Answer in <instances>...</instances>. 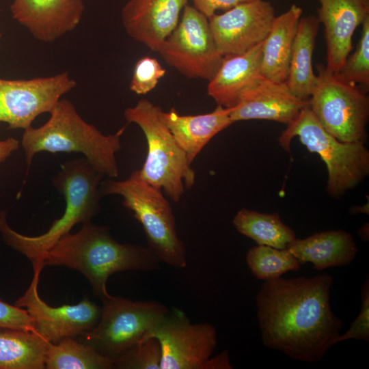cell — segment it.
<instances>
[{
    "label": "cell",
    "instance_id": "6da1fadb",
    "mask_svg": "<svg viewBox=\"0 0 369 369\" xmlns=\"http://www.w3.org/2000/svg\"><path fill=\"white\" fill-rule=\"evenodd\" d=\"M333 283L327 273L264 281L256 296L262 344L295 360L323 359L343 326L331 308Z\"/></svg>",
    "mask_w": 369,
    "mask_h": 369
},
{
    "label": "cell",
    "instance_id": "7a4b0ae2",
    "mask_svg": "<svg viewBox=\"0 0 369 369\" xmlns=\"http://www.w3.org/2000/svg\"><path fill=\"white\" fill-rule=\"evenodd\" d=\"M160 262L148 246L120 243L107 227L89 221L77 232L63 236L44 254L40 264L79 271L89 281L94 295L103 300L111 296L107 288L110 275L124 271L157 270Z\"/></svg>",
    "mask_w": 369,
    "mask_h": 369
},
{
    "label": "cell",
    "instance_id": "3957f363",
    "mask_svg": "<svg viewBox=\"0 0 369 369\" xmlns=\"http://www.w3.org/2000/svg\"><path fill=\"white\" fill-rule=\"evenodd\" d=\"M103 176L85 158L64 163L53 179L54 185L66 201L62 216L46 232L31 236L13 230L8 223L6 213L1 211L0 234L5 244L25 256L32 266H41L40 261L44 254L70 233L74 226L91 221L97 214L102 197L99 186Z\"/></svg>",
    "mask_w": 369,
    "mask_h": 369
},
{
    "label": "cell",
    "instance_id": "277c9868",
    "mask_svg": "<svg viewBox=\"0 0 369 369\" xmlns=\"http://www.w3.org/2000/svg\"><path fill=\"white\" fill-rule=\"evenodd\" d=\"M50 114L40 127L24 130L21 145L27 167L38 152H79L104 176H118L115 154L121 149L125 126L114 134L104 135L85 122L66 99L61 98Z\"/></svg>",
    "mask_w": 369,
    "mask_h": 369
},
{
    "label": "cell",
    "instance_id": "5b68a950",
    "mask_svg": "<svg viewBox=\"0 0 369 369\" xmlns=\"http://www.w3.org/2000/svg\"><path fill=\"white\" fill-rule=\"evenodd\" d=\"M99 189L102 196L122 197L123 205L142 226L148 247L160 262L176 269L186 267V250L178 236L171 205L162 191L144 180L139 169L123 180L100 182Z\"/></svg>",
    "mask_w": 369,
    "mask_h": 369
},
{
    "label": "cell",
    "instance_id": "8992f818",
    "mask_svg": "<svg viewBox=\"0 0 369 369\" xmlns=\"http://www.w3.org/2000/svg\"><path fill=\"white\" fill-rule=\"evenodd\" d=\"M162 109L148 99H140L124 113L128 123L142 130L148 145L146 161L139 169L148 183L165 193L172 200H180L186 189L195 181V173L161 118Z\"/></svg>",
    "mask_w": 369,
    "mask_h": 369
},
{
    "label": "cell",
    "instance_id": "52a82bcc",
    "mask_svg": "<svg viewBox=\"0 0 369 369\" xmlns=\"http://www.w3.org/2000/svg\"><path fill=\"white\" fill-rule=\"evenodd\" d=\"M310 152L318 154L327 169V190L339 197L359 184L369 174V151L364 143H344L327 133L309 105L287 125L279 137L281 147L290 152L294 137Z\"/></svg>",
    "mask_w": 369,
    "mask_h": 369
},
{
    "label": "cell",
    "instance_id": "ba28073f",
    "mask_svg": "<svg viewBox=\"0 0 369 369\" xmlns=\"http://www.w3.org/2000/svg\"><path fill=\"white\" fill-rule=\"evenodd\" d=\"M309 107L324 129L344 143H365L369 118L366 90L340 72L318 66Z\"/></svg>",
    "mask_w": 369,
    "mask_h": 369
},
{
    "label": "cell",
    "instance_id": "9c48e42d",
    "mask_svg": "<svg viewBox=\"0 0 369 369\" xmlns=\"http://www.w3.org/2000/svg\"><path fill=\"white\" fill-rule=\"evenodd\" d=\"M102 301L100 318L79 341L112 361L139 342L168 312L163 304L111 295Z\"/></svg>",
    "mask_w": 369,
    "mask_h": 369
},
{
    "label": "cell",
    "instance_id": "30bf717a",
    "mask_svg": "<svg viewBox=\"0 0 369 369\" xmlns=\"http://www.w3.org/2000/svg\"><path fill=\"white\" fill-rule=\"evenodd\" d=\"M157 53L167 64L182 74L210 81L224 56L215 42L208 18L195 7L186 5L177 26Z\"/></svg>",
    "mask_w": 369,
    "mask_h": 369
},
{
    "label": "cell",
    "instance_id": "8fae6325",
    "mask_svg": "<svg viewBox=\"0 0 369 369\" xmlns=\"http://www.w3.org/2000/svg\"><path fill=\"white\" fill-rule=\"evenodd\" d=\"M150 337L155 338L161 347L160 369H208L217 343L213 325L192 323L182 311L175 308L169 310L141 340Z\"/></svg>",
    "mask_w": 369,
    "mask_h": 369
},
{
    "label": "cell",
    "instance_id": "7c38bea8",
    "mask_svg": "<svg viewBox=\"0 0 369 369\" xmlns=\"http://www.w3.org/2000/svg\"><path fill=\"white\" fill-rule=\"evenodd\" d=\"M75 85L67 72L31 79L0 78V122L9 129H27L38 115L50 113Z\"/></svg>",
    "mask_w": 369,
    "mask_h": 369
},
{
    "label": "cell",
    "instance_id": "4fadbf2b",
    "mask_svg": "<svg viewBox=\"0 0 369 369\" xmlns=\"http://www.w3.org/2000/svg\"><path fill=\"white\" fill-rule=\"evenodd\" d=\"M42 269L40 265L33 266L31 284L14 303L25 308L33 320L36 333L48 342L57 344L66 338L92 329L100 318L101 308L87 297L75 305H49L38 291Z\"/></svg>",
    "mask_w": 369,
    "mask_h": 369
},
{
    "label": "cell",
    "instance_id": "5bb4252c",
    "mask_svg": "<svg viewBox=\"0 0 369 369\" xmlns=\"http://www.w3.org/2000/svg\"><path fill=\"white\" fill-rule=\"evenodd\" d=\"M275 17L272 5L255 0L208 18L219 51L223 55L243 53L264 42Z\"/></svg>",
    "mask_w": 369,
    "mask_h": 369
},
{
    "label": "cell",
    "instance_id": "9a60e30c",
    "mask_svg": "<svg viewBox=\"0 0 369 369\" xmlns=\"http://www.w3.org/2000/svg\"><path fill=\"white\" fill-rule=\"evenodd\" d=\"M309 105L295 96L286 82H276L260 75L241 94L232 108L233 122L266 120L290 124Z\"/></svg>",
    "mask_w": 369,
    "mask_h": 369
},
{
    "label": "cell",
    "instance_id": "2e32d148",
    "mask_svg": "<svg viewBox=\"0 0 369 369\" xmlns=\"http://www.w3.org/2000/svg\"><path fill=\"white\" fill-rule=\"evenodd\" d=\"M318 20L325 26L327 66L340 72L353 49L357 27L369 16V0H319Z\"/></svg>",
    "mask_w": 369,
    "mask_h": 369
},
{
    "label": "cell",
    "instance_id": "e0dca14e",
    "mask_svg": "<svg viewBox=\"0 0 369 369\" xmlns=\"http://www.w3.org/2000/svg\"><path fill=\"white\" fill-rule=\"evenodd\" d=\"M188 0H129L122 10L128 35L157 52L177 26Z\"/></svg>",
    "mask_w": 369,
    "mask_h": 369
},
{
    "label": "cell",
    "instance_id": "ac0fdd59",
    "mask_svg": "<svg viewBox=\"0 0 369 369\" xmlns=\"http://www.w3.org/2000/svg\"><path fill=\"white\" fill-rule=\"evenodd\" d=\"M85 9L83 0H14V19L37 40L53 42L79 24Z\"/></svg>",
    "mask_w": 369,
    "mask_h": 369
},
{
    "label": "cell",
    "instance_id": "d6986e66",
    "mask_svg": "<svg viewBox=\"0 0 369 369\" xmlns=\"http://www.w3.org/2000/svg\"><path fill=\"white\" fill-rule=\"evenodd\" d=\"M231 110L218 105L208 113L183 115L173 107L167 112L162 111L161 115L191 164L212 138L234 123Z\"/></svg>",
    "mask_w": 369,
    "mask_h": 369
},
{
    "label": "cell",
    "instance_id": "ffe728a7",
    "mask_svg": "<svg viewBox=\"0 0 369 369\" xmlns=\"http://www.w3.org/2000/svg\"><path fill=\"white\" fill-rule=\"evenodd\" d=\"M262 44L263 42L243 53L224 56L207 86L208 95L218 105L235 107L241 92L261 75Z\"/></svg>",
    "mask_w": 369,
    "mask_h": 369
},
{
    "label": "cell",
    "instance_id": "44dd1931",
    "mask_svg": "<svg viewBox=\"0 0 369 369\" xmlns=\"http://www.w3.org/2000/svg\"><path fill=\"white\" fill-rule=\"evenodd\" d=\"M286 249L299 263L311 262L317 271L349 264L357 253L352 235L342 230L315 233L303 239H295Z\"/></svg>",
    "mask_w": 369,
    "mask_h": 369
},
{
    "label": "cell",
    "instance_id": "7402d4cb",
    "mask_svg": "<svg viewBox=\"0 0 369 369\" xmlns=\"http://www.w3.org/2000/svg\"><path fill=\"white\" fill-rule=\"evenodd\" d=\"M302 9L294 4L275 16L262 44L261 75L276 82H286L294 40Z\"/></svg>",
    "mask_w": 369,
    "mask_h": 369
},
{
    "label": "cell",
    "instance_id": "603a6c76",
    "mask_svg": "<svg viewBox=\"0 0 369 369\" xmlns=\"http://www.w3.org/2000/svg\"><path fill=\"white\" fill-rule=\"evenodd\" d=\"M319 23L314 16L301 17L292 46L286 83L303 100H309L316 78L312 57Z\"/></svg>",
    "mask_w": 369,
    "mask_h": 369
},
{
    "label": "cell",
    "instance_id": "cb8c5ba5",
    "mask_svg": "<svg viewBox=\"0 0 369 369\" xmlns=\"http://www.w3.org/2000/svg\"><path fill=\"white\" fill-rule=\"evenodd\" d=\"M48 342L34 332L0 327V369H43Z\"/></svg>",
    "mask_w": 369,
    "mask_h": 369
},
{
    "label": "cell",
    "instance_id": "d4e9b609",
    "mask_svg": "<svg viewBox=\"0 0 369 369\" xmlns=\"http://www.w3.org/2000/svg\"><path fill=\"white\" fill-rule=\"evenodd\" d=\"M232 223L240 234L258 245L286 249L296 238L293 230L284 224L276 213H262L242 208L234 216Z\"/></svg>",
    "mask_w": 369,
    "mask_h": 369
},
{
    "label": "cell",
    "instance_id": "484cf974",
    "mask_svg": "<svg viewBox=\"0 0 369 369\" xmlns=\"http://www.w3.org/2000/svg\"><path fill=\"white\" fill-rule=\"evenodd\" d=\"M45 368L47 369H111L113 361L92 346L66 338L57 344L48 342Z\"/></svg>",
    "mask_w": 369,
    "mask_h": 369
},
{
    "label": "cell",
    "instance_id": "4316f807",
    "mask_svg": "<svg viewBox=\"0 0 369 369\" xmlns=\"http://www.w3.org/2000/svg\"><path fill=\"white\" fill-rule=\"evenodd\" d=\"M246 262L251 273L264 281L278 278L290 271H297L301 264L287 249L258 245L247 251Z\"/></svg>",
    "mask_w": 369,
    "mask_h": 369
},
{
    "label": "cell",
    "instance_id": "83f0119b",
    "mask_svg": "<svg viewBox=\"0 0 369 369\" xmlns=\"http://www.w3.org/2000/svg\"><path fill=\"white\" fill-rule=\"evenodd\" d=\"M161 347L154 337L138 342L113 360V368L160 369Z\"/></svg>",
    "mask_w": 369,
    "mask_h": 369
},
{
    "label": "cell",
    "instance_id": "f1b7e54d",
    "mask_svg": "<svg viewBox=\"0 0 369 369\" xmlns=\"http://www.w3.org/2000/svg\"><path fill=\"white\" fill-rule=\"evenodd\" d=\"M361 38L355 51L346 59L340 72L347 80L369 86V16L363 22Z\"/></svg>",
    "mask_w": 369,
    "mask_h": 369
},
{
    "label": "cell",
    "instance_id": "f546056e",
    "mask_svg": "<svg viewBox=\"0 0 369 369\" xmlns=\"http://www.w3.org/2000/svg\"><path fill=\"white\" fill-rule=\"evenodd\" d=\"M165 72L156 58L142 57L135 65L130 90L138 95H145L156 87Z\"/></svg>",
    "mask_w": 369,
    "mask_h": 369
},
{
    "label": "cell",
    "instance_id": "4dcf8cb0",
    "mask_svg": "<svg viewBox=\"0 0 369 369\" xmlns=\"http://www.w3.org/2000/svg\"><path fill=\"white\" fill-rule=\"evenodd\" d=\"M369 279L365 280L361 290V306L357 318L352 322L349 329L340 334L335 344L348 339L369 341Z\"/></svg>",
    "mask_w": 369,
    "mask_h": 369
},
{
    "label": "cell",
    "instance_id": "1f68e13d",
    "mask_svg": "<svg viewBox=\"0 0 369 369\" xmlns=\"http://www.w3.org/2000/svg\"><path fill=\"white\" fill-rule=\"evenodd\" d=\"M0 327L36 333L26 310L10 305L0 298Z\"/></svg>",
    "mask_w": 369,
    "mask_h": 369
},
{
    "label": "cell",
    "instance_id": "d6a6232c",
    "mask_svg": "<svg viewBox=\"0 0 369 369\" xmlns=\"http://www.w3.org/2000/svg\"><path fill=\"white\" fill-rule=\"evenodd\" d=\"M198 11L208 18L217 10H228L236 5L255 0H191Z\"/></svg>",
    "mask_w": 369,
    "mask_h": 369
},
{
    "label": "cell",
    "instance_id": "836d02e7",
    "mask_svg": "<svg viewBox=\"0 0 369 369\" xmlns=\"http://www.w3.org/2000/svg\"><path fill=\"white\" fill-rule=\"evenodd\" d=\"M19 148V141L12 137L0 139V163L4 162Z\"/></svg>",
    "mask_w": 369,
    "mask_h": 369
},
{
    "label": "cell",
    "instance_id": "e575fe53",
    "mask_svg": "<svg viewBox=\"0 0 369 369\" xmlns=\"http://www.w3.org/2000/svg\"><path fill=\"white\" fill-rule=\"evenodd\" d=\"M359 236L364 241L368 240V224L365 223L358 231Z\"/></svg>",
    "mask_w": 369,
    "mask_h": 369
},
{
    "label": "cell",
    "instance_id": "d590c367",
    "mask_svg": "<svg viewBox=\"0 0 369 369\" xmlns=\"http://www.w3.org/2000/svg\"><path fill=\"white\" fill-rule=\"evenodd\" d=\"M360 213H364L368 214V208H366L365 206L353 208L351 210V213L357 214Z\"/></svg>",
    "mask_w": 369,
    "mask_h": 369
},
{
    "label": "cell",
    "instance_id": "8d00e7d4",
    "mask_svg": "<svg viewBox=\"0 0 369 369\" xmlns=\"http://www.w3.org/2000/svg\"><path fill=\"white\" fill-rule=\"evenodd\" d=\"M1 32H0V39H1Z\"/></svg>",
    "mask_w": 369,
    "mask_h": 369
}]
</instances>
